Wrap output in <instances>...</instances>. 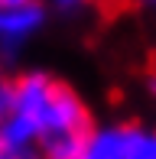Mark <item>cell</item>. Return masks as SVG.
Wrapping results in <instances>:
<instances>
[{
  "instance_id": "3957f363",
  "label": "cell",
  "mask_w": 156,
  "mask_h": 159,
  "mask_svg": "<svg viewBox=\"0 0 156 159\" xmlns=\"http://www.w3.org/2000/svg\"><path fill=\"white\" fill-rule=\"evenodd\" d=\"M49 20V7L39 0H0V55L13 62Z\"/></svg>"
},
{
  "instance_id": "277c9868",
  "label": "cell",
  "mask_w": 156,
  "mask_h": 159,
  "mask_svg": "<svg viewBox=\"0 0 156 159\" xmlns=\"http://www.w3.org/2000/svg\"><path fill=\"white\" fill-rule=\"evenodd\" d=\"M0 159H42L39 149H30V146H20V143L7 140L0 133Z\"/></svg>"
},
{
  "instance_id": "6da1fadb",
  "label": "cell",
  "mask_w": 156,
  "mask_h": 159,
  "mask_svg": "<svg viewBox=\"0 0 156 159\" xmlns=\"http://www.w3.org/2000/svg\"><path fill=\"white\" fill-rule=\"evenodd\" d=\"M85 101L49 71H20L7 88L0 133L20 146L39 149L42 159H72L91 136Z\"/></svg>"
},
{
  "instance_id": "8992f818",
  "label": "cell",
  "mask_w": 156,
  "mask_h": 159,
  "mask_svg": "<svg viewBox=\"0 0 156 159\" xmlns=\"http://www.w3.org/2000/svg\"><path fill=\"white\" fill-rule=\"evenodd\" d=\"M7 88H10V81L0 84V120H3V114H7Z\"/></svg>"
},
{
  "instance_id": "7a4b0ae2",
  "label": "cell",
  "mask_w": 156,
  "mask_h": 159,
  "mask_svg": "<svg viewBox=\"0 0 156 159\" xmlns=\"http://www.w3.org/2000/svg\"><path fill=\"white\" fill-rule=\"evenodd\" d=\"M72 159H156V130L137 124L94 127Z\"/></svg>"
},
{
  "instance_id": "5b68a950",
  "label": "cell",
  "mask_w": 156,
  "mask_h": 159,
  "mask_svg": "<svg viewBox=\"0 0 156 159\" xmlns=\"http://www.w3.org/2000/svg\"><path fill=\"white\" fill-rule=\"evenodd\" d=\"M146 88H150L153 94H156V62L150 65V68H146Z\"/></svg>"
}]
</instances>
